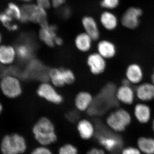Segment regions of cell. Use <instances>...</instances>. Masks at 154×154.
<instances>
[{"mask_svg":"<svg viewBox=\"0 0 154 154\" xmlns=\"http://www.w3.org/2000/svg\"><path fill=\"white\" fill-rule=\"evenodd\" d=\"M94 137L98 143L111 154H119L122 150L123 139L116 132L100 122L95 124Z\"/></svg>","mask_w":154,"mask_h":154,"instance_id":"6da1fadb","label":"cell"},{"mask_svg":"<svg viewBox=\"0 0 154 154\" xmlns=\"http://www.w3.org/2000/svg\"><path fill=\"white\" fill-rule=\"evenodd\" d=\"M32 133L34 139L41 146H48L57 141L55 125L46 116H42L35 122L32 127Z\"/></svg>","mask_w":154,"mask_h":154,"instance_id":"7a4b0ae2","label":"cell"},{"mask_svg":"<svg viewBox=\"0 0 154 154\" xmlns=\"http://www.w3.org/2000/svg\"><path fill=\"white\" fill-rule=\"evenodd\" d=\"M27 149L28 144L25 137L18 133L5 135L0 142L2 154H24Z\"/></svg>","mask_w":154,"mask_h":154,"instance_id":"3957f363","label":"cell"},{"mask_svg":"<svg viewBox=\"0 0 154 154\" xmlns=\"http://www.w3.org/2000/svg\"><path fill=\"white\" fill-rule=\"evenodd\" d=\"M22 14L20 21L31 22L39 26L48 22L47 10L35 3L25 4L22 7Z\"/></svg>","mask_w":154,"mask_h":154,"instance_id":"277c9868","label":"cell"},{"mask_svg":"<svg viewBox=\"0 0 154 154\" xmlns=\"http://www.w3.org/2000/svg\"><path fill=\"white\" fill-rule=\"evenodd\" d=\"M131 121V116L127 110L124 108H117L107 116L106 123L112 130L116 132H121L125 130Z\"/></svg>","mask_w":154,"mask_h":154,"instance_id":"5b68a950","label":"cell"},{"mask_svg":"<svg viewBox=\"0 0 154 154\" xmlns=\"http://www.w3.org/2000/svg\"><path fill=\"white\" fill-rule=\"evenodd\" d=\"M49 82L57 88L71 85L75 82L76 75L72 69L67 68L54 67L48 72Z\"/></svg>","mask_w":154,"mask_h":154,"instance_id":"8992f818","label":"cell"},{"mask_svg":"<svg viewBox=\"0 0 154 154\" xmlns=\"http://www.w3.org/2000/svg\"><path fill=\"white\" fill-rule=\"evenodd\" d=\"M0 89L3 95L9 99H17L23 93L21 80L19 77L14 75H9L1 78Z\"/></svg>","mask_w":154,"mask_h":154,"instance_id":"52a82bcc","label":"cell"},{"mask_svg":"<svg viewBox=\"0 0 154 154\" xmlns=\"http://www.w3.org/2000/svg\"><path fill=\"white\" fill-rule=\"evenodd\" d=\"M57 88L48 82H42L36 88V94L39 98L54 105H60L64 101L63 96Z\"/></svg>","mask_w":154,"mask_h":154,"instance_id":"ba28073f","label":"cell"},{"mask_svg":"<svg viewBox=\"0 0 154 154\" xmlns=\"http://www.w3.org/2000/svg\"><path fill=\"white\" fill-rule=\"evenodd\" d=\"M143 14V11L140 8L131 7L125 11L121 19V24L123 27L129 29L135 30L140 24V18Z\"/></svg>","mask_w":154,"mask_h":154,"instance_id":"9c48e42d","label":"cell"},{"mask_svg":"<svg viewBox=\"0 0 154 154\" xmlns=\"http://www.w3.org/2000/svg\"><path fill=\"white\" fill-rule=\"evenodd\" d=\"M39 26L38 33L39 40L48 47L52 48L55 46L54 41L58 36L57 27L48 22Z\"/></svg>","mask_w":154,"mask_h":154,"instance_id":"30bf717a","label":"cell"},{"mask_svg":"<svg viewBox=\"0 0 154 154\" xmlns=\"http://www.w3.org/2000/svg\"><path fill=\"white\" fill-rule=\"evenodd\" d=\"M86 63L90 72L94 75H102L107 68L106 60L97 51L89 54L86 59Z\"/></svg>","mask_w":154,"mask_h":154,"instance_id":"8fae6325","label":"cell"},{"mask_svg":"<svg viewBox=\"0 0 154 154\" xmlns=\"http://www.w3.org/2000/svg\"><path fill=\"white\" fill-rule=\"evenodd\" d=\"M81 23L84 32L91 36L94 42L99 41L101 32L99 23L95 18L91 15H85L82 17Z\"/></svg>","mask_w":154,"mask_h":154,"instance_id":"7c38bea8","label":"cell"},{"mask_svg":"<svg viewBox=\"0 0 154 154\" xmlns=\"http://www.w3.org/2000/svg\"><path fill=\"white\" fill-rule=\"evenodd\" d=\"M116 97L119 103L126 105H132L136 98L135 91L131 85L123 84L116 89Z\"/></svg>","mask_w":154,"mask_h":154,"instance_id":"4fadbf2b","label":"cell"},{"mask_svg":"<svg viewBox=\"0 0 154 154\" xmlns=\"http://www.w3.org/2000/svg\"><path fill=\"white\" fill-rule=\"evenodd\" d=\"M125 79L131 85H137L142 82L144 72L142 68L137 63L130 64L125 72Z\"/></svg>","mask_w":154,"mask_h":154,"instance_id":"5bb4252c","label":"cell"},{"mask_svg":"<svg viewBox=\"0 0 154 154\" xmlns=\"http://www.w3.org/2000/svg\"><path fill=\"white\" fill-rule=\"evenodd\" d=\"M136 96L140 102L147 103L154 99V85L151 82H142L135 90Z\"/></svg>","mask_w":154,"mask_h":154,"instance_id":"9a60e30c","label":"cell"},{"mask_svg":"<svg viewBox=\"0 0 154 154\" xmlns=\"http://www.w3.org/2000/svg\"><path fill=\"white\" fill-rule=\"evenodd\" d=\"M94 101V96L87 91H81L76 95L74 105L76 110L81 112L88 111Z\"/></svg>","mask_w":154,"mask_h":154,"instance_id":"2e32d148","label":"cell"},{"mask_svg":"<svg viewBox=\"0 0 154 154\" xmlns=\"http://www.w3.org/2000/svg\"><path fill=\"white\" fill-rule=\"evenodd\" d=\"M76 128L80 137L84 140H89L95 135V124L87 119H79L77 122Z\"/></svg>","mask_w":154,"mask_h":154,"instance_id":"e0dca14e","label":"cell"},{"mask_svg":"<svg viewBox=\"0 0 154 154\" xmlns=\"http://www.w3.org/2000/svg\"><path fill=\"white\" fill-rule=\"evenodd\" d=\"M94 42L91 36L83 31L75 36L74 44L78 51L82 53H88L92 49Z\"/></svg>","mask_w":154,"mask_h":154,"instance_id":"ac0fdd59","label":"cell"},{"mask_svg":"<svg viewBox=\"0 0 154 154\" xmlns=\"http://www.w3.org/2000/svg\"><path fill=\"white\" fill-rule=\"evenodd\" d=\"M96 45L97 52L105 59H111L115 56L117 52L116 46L112 42L107 39L98 41Z\"/></svg>","mask_w":154,"mask_h":154,"instance_id":"d6986e66","label":"cell"},{"mask_svg":"<svg viewBox=\"0 0 154 154\" xmlns=\"http://www.w3.org/2000/svg\"><path fill=\"white\" fill-rule=\"evenodd\" d=\"M134 114L139 123L146 124L151 118L152 109L146 103L140 102L134 105Z\"/></svg>","mask_w":154,"mask_h":154,"instance_id":"ffe728a7","label":"cell"},{"mask_svg":"<svg viewBox=\"0 0 154 154\" xmlns=\"http://www.w3.org/2000/svg\"><path fill=\"white\" fill-rule=\"evenodd\" d=\"M99 21L101 26L107 31L115 30L119 25V19L116 15L108 10H105L101 13Z\"/></svg>","mask_w":154,"mask_h":154,"instance_id":"44dd1931","label":"cell"},{"mask_svg":"<svg viewBox=\"0 0 154 154\" xmlns=\"http://www.w3.org/2000/svg\"><path fill=\"white\" fill-rule=\"evenodd\" d=\"M17 58L16 48L10 45H0V64L4 66L12 65Z\"/></svg>","mask_w":154,"mask_h":154,"instance_id":"7402d4cb","label":"cell"},{"mask_svg":"<svg viewBox=\"0 0 154 154\" xmlns=\"http://www.w3.org/2000/svg\"><path fill=\"white\" fill-rule=\"evenodd\" d=\"M17 58L20 60H28L33 55V48L28 42L20 43L16 47Z\"/></svg>","mask_w":154,"mask_h":154,"instance_id":"603a6c76","label":"cell"},{"mask_svg":"<svg viewBox=\"0 0 154 154\" xmlns=\"http://www.w3.org/2000/svg\"><path fill=\"white\" fill-rule=\"evenodd\" d=\"M137 145L141 151L145 154H154V139L141 137L137 140Z\"/></svg>","mask_w":154,"mask_h":154,"instance_id":"cb8c5ba5","label":"cell"},{"mask_svg":"<svg viewBox=\"0 0 154 154\" xmlns=\"http://www.w3.org/2000/svg\"><path fill=\"white\" fill-rule=\"evenodd\" d=\"M5 13L13 18L20 21L22 17V7H19L16 3H9Z\"/></svg>","mask_w":154,"mask_h":154,"instance_id":"d4e9b609","label":"cell"},{"mask_svg":"<svg viewBox=\"0 0 154 154\" xmlns=\"http://www.w3.org/2000/svg\"><path fill=\"white\" fill-rule=\"evenodd\" d=\"M120 1L121 0H101L100 5L105 10L112 11L118 8Z\"/></svg>","mask_w":154,"mask_h":154,"instance_id":"484cf974","label":"cell"},{"mask_svg":"<svg viewBox=\"0 0 154 154\" xmlns=\"http://www.w3.org/2000/svg\"><path fill=\"white\" fill-rule=\"evenodd\" d=\"M58 154H79V150L72 144L66 143L59 149Z\"/></svg>","mask_w":154,"mask_h":154,"instance_id":"4316f807","label":"cell"},{"mask_svg":"<svg viewBox=\"0 0 154 154\" xmlns=\"http://www.w3.org/2000/svg\"><path fill=\"white\" fill-rule=\"evenodd\" d=\"M59 9L60 10L59 14L62 19H68L71 17L72 10L69 6L64 5Z\"/></svg>","mask_w":154,"mask_h":154,"instance_id":"83f0119b","label":"cell"},{"mask_svg":"<svg viewBox=\"0 0 154 154\" xmlns=\"http://www.w3.org/2000/svg\"><path fill=\"white\" fill-rule=\"evenodd\" d=\"M30 154H53L47 146H41L33 149Z\"/></svg>","mask_w":154,"mask_h":154,"instance_id":"f1b7e54d","label":"cell"},{"mask_svg":"<svg viewBox=\"0 0 154 154\" xmlns=\"http://www.w3.org/2000/svg\"><path fill=\"white\" fill-rule=\"evenodd\" d=\"M13 17L10 16L6 13H2L0 14V22L5 26L6 28H8L10 26V22L12 21Z\"/></svg>","mask_w":154,"mask_h":154,"instance_id":"f546056e","label":"cell"},{"mask_svg":"<svg viewBox=\"0 0 154 154\" xmlns=\"http://www.w3.org/2000/svg\"><path fill=\"white\" fill-rule=\"evenodd\" d=\"M36 3L38 5L48 10L52 8L51 0H36Z\"/></svg>","mask_w":154,"mask_h":154,"instance_id":"4dcf8cb0","label":"cell"},{"mask_svg":"<svg viewBox=\"0 0 154 154\" xmlns=\"http://www.w3.org/2000/svg\"><path fill=\"white\" fill-rule=\"evenodd\" d=\"M52 8L59 9L64 6L67 0H51Z\"/></svg>","mask_w":154,"mask_h":154,"instance_id":"1f68e13d","label":"cell"},{"mask_svg":"<svg viewBox=\"0 0 154 154\" xmlns=\"http://www.w3.org/2000/svg\"><path fill=\"white\" fill-rule=\"evenodd\" d=\"M122 154H141L138 149L133 147H128L122 151Z\"/></svg>","mask_w":154,"mask_h":154,"instance_id":"d6a6232c","label":"cell"},{"mask_svg":"<svg viewBox=\"0 0 154 154\" xmlns=\"http://www.w3.org/2000/svg\"><path fill=\"white\" fill-rule=\"evenodd\" d=\"M86 154H106L105 151L101 149L92 148L86 153Z\"/></svg>","mask_w":154,"mask_h":154,"instance_id":"836d02e7","label":"cell"},{"mask_svg":"<svg viewBox=\"0 0 154 154\" xmlns=\"http://www.w3.org/2000/svg\"><path fill=\"white\" fill-rule=\"evenodd\" d=\"M64 43V40L63 38L60 36H57L54 41V44L55 46H58V47H60L63 45Z\"/></svg>","mask_w":154,"mask_h":154,"instance_id":"e575fe53","label":"cell"},{"mask_svg":"<svg viewBox=\"0 0 154 154\" xmlns=\"http://www.w3.org/2000/svg\"><path fill=\"white\" fill-rule=\"evenodd\" d=\"M7 28L11 31H16L19 29V26L18 25L15 24V25H10Z\"/></svg>","mask_w":154,"mask_h":154,"instance_id":"d590c367","label":"cell"},{"mask_svg":"<svg viewBox=\"0 0 154 154\" xmlns=\"http://www.w3.org/2000/svg\"><path fill=\"white\" fill-rule=\"evenodd\" d=\"M151 79V82L154 85V68L153 70L152 73Z\"/></svg>","mask_w":154,"mask_h":154,"instance_id":"8d00e7d4","label":"cell"},{"mask_svg":"<svg viewBox=\"0 0 154 154\" xmlns=\"http://www.w3.org/2000/svg\"><path fill=\"white\" fill-rule=\"evenodd\" d=\"M3 111V106L2 104V102L0 101V116H1V114L2 113Z\"/></svg>","mask_w":154,"mask_h":154,"instance_id":"74e56055","label":"cell"},{"mask_svg":"<svg viewBox=\"0 0 154 154\" xmlns=\"http://www.w3.org/2000/svg\"><path fill=\"white\" fill-rule=\"evenodd\" d=\"M21 2H24L25 4H28V3H31L33 0H19Z\"/></svg>","mask_w":154,"mask_h":154,"instance_id":"f35d334b","label":"cell"},{"mask_svg":"<svg viewBox=\"0 0 154 154\" xmlns=\"http://www.w3.org/2000/svg\"><path fill=\"white\" fill-rule=\"evenodd\" d=\"M152 128L153 131L154 132V118L152 120Z\"/></svg>","mask_w":154,"mask_h":154,"instance_id":"ab89813d","label":"cell"},{"mask_svg":"<svg viewBox=\"0 0 154 154\" xmlns=\"http://www.w3.org/2000/svg\"><path fill=\"white\" fill-rule=\"evenodd\" d=\"M2 34L0 33V45H1V42H2Z\"/></svg>","mask_w":154,"mask_h":154,"instance_id":"60d3db41","label":"cell"}]
</instances>
